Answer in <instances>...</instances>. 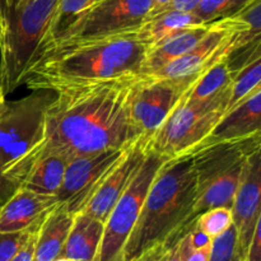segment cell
Wrapping results in <instances>:
<instances>
[{
    "mask_svg": "<svg viewBox=\"0 0 261 261\" xmlns=\"http://www.w3.org/2000/svg\"><path fill=\"white\" fill-rule=\"evenodd\" d=\"M261 222H259L255 228L254 236L250 242L249 250H247L246 259L245 261H261Z\"/></svg>",
    "mask_w": 261,
    "mask_h": 261,
    "instance_id": "f1b7e54d",
    "label": "cell"
},
{
    "mask_svg": "<svg viewBox=\"0 0 261 261\" xmlns=\"http://www.w3.org/2000/svg\"><path fill=\"white\" fill-rule=\"evenodd\" d=\"M232 212L228 208H216L203 212L189 228L204 234L209 240L221 236L232 226Z\"/></svg>",
    "mask_w": 261,
    "mask_h": 261,
    "instance_id": "cb8c5ba5",
    "label": "cell"
},
{
    "mask_svg": "<svg viewBox=\"0 0 261 261\" xmlns=\"http://www.w3.org/2000/svg\"><path fill=\"white\" fill-rule=\"evenodd\" d=\"M233 73L229 69L226 59H222L209 66L195 79V82L184 94V98L188 101H204L213 98L228 88Z\"/></svg>",
    "mask_w": 261,
    "mask_h": 261,
    "instance_id": "7402d4cb",
    "label": "cell"
},
{
    "mask_svg": "<svg viewBox=\"0 0 261 261\" xmlns=\"http://www.w3.org/2000/svg\"><path fill=\"white\" fill-rule=\"evenodd\" d=\"M54 261H74V260H70V259H64V257H58V259L54 260Z\"/></svg>",
    "mask_w": 261,
    "mask_h": 261,
    "instance_id": "e575fe53",
    "label": "cell"
},
{
    "mask_svg": "<svg viewBox=\"0 0 261 261\" xmlns=\"http://www.w3.org/2000/svg\"><path fill=\"white\" fill-rule=\"evenodd\" d=\"M37 231V229H36ZM36 231L31 234L28 241L22 246V249L12 257L10 261H33V250H35Z\"/></svg>",
    "mask_w": 261,
    "mask_h": 261,
    "instance_id": "4dcf8cb0",
    "label": "cell"
},
{
    "mask_svg": "<svg viewBox=\"0 0 261 261\" xmlns=\"http://www.w3.org/2000/svg\"><path fill=\"white\" fill-rule=\"evenodd\" d=\"M204 24L194 12L168 9L152 18H148L137 30L138 36L144 41L148 50L163 41L189 30Z\"/></svg>",
    "mask_w": 261,
    "mask_h": 261,
    "instance_id": "d6986e66",
    "label": "cell"
},
{
    "mask_svg": "<svg viewBox=\"0 0 261 261\" xmlns=\"http://www.w3.org/2000/svg\"><path fill=\"white\" fill-rule=\"evenodd\" d=\"M147 51V45L137 31L66 41L40 54L22 84L32 91H50L63 84L140 75Z\"/></svg>",
    "mask_w": 261,
    "mask_h": 261,
    "instance_id": "7a4b0ae2",
    "label": "cell"
},
{
    "mask_svg": "<svg viewBox=\"0 0 261 261\" xmlns=\"http://www.w3.org/2000/svg\"><path fill=\"white\" fill-rule=\"evenodd\" d=\"M250 2L252 0H201L194 13L204 24H209L232 17Z\"/></svg>",
    "mask_w": 261,
    "mask_h": 261,
    "instance_id": "d4e9b609",
    "label": "cell"
},
{
    "mask_svg": "<svg viewBox=\"0 0 261 261\" xmlns=\"http://www.w3.org/2000/svg\"><path fill=\"white\" fill-rule=\"evenodd\" d=\"M58 204L55 196H46L19 189L0 205V233L33 231L45 214Z\"/></svg>",
    "mask_w": 261,
    "mask_h": 261,
    "instance_id": "5bb4252c",
    "label": "cell"
},
{
    "mask_svg": "<svg viewBox=\"0 0 261 261\" xmlns=\"http://www.w3.org/2000/svg\"><path fill=\"white\" fill-rule=\"evenodd\" d=\"M201 0H173L168 9L180 10V12H194ZM167 9V10H168Z\"/></svg>",
    "mask_w": 261,
    "mask_h": 261,
    "instance_id": "1f68e13d",
    "label": "cell"
},
{
    "mask_svg": "<svg viewBox=\"0 0 261 261\" xmlns=\"http://www.w3.org/2000/svg\"><path fill=\"white\" fill-rule=\"evenodd\" d=\"M208 261H245L239 251L237 232L233 224L221 236L212 240Z\"/></svg>",
    "mask_w": 261,
    "mask_h": 261,
    "instance_id": "484cf974",
    "label": "cell"
},
{
    "mask_svg": "<svg viewBox=\"0 0 261 261\" xmlns=\"http://www.w3.org/2000/svg\"><path fill=\"white\" fill-rule=\"evenodd\" d=\"M139 75L58 86L45 110L41 135L8 175L13 194L27 171L48 155L69 162L82 155L121 149L143 138L132 116V93Z\"/></svg>",
    "mask_w": 261,
    "mask_h": 261,
    "instance_id": "6da1fadb",
    "label": "cell"
},
{
    "mask_svg": "<svg viewBox=\"0 0 261 261\" xmlns=\"http://www.w3.org/2000/svg\"><path fill=\"white\" fill-rule=\"evenodd\" d=\"M68 161L59 155H48L32 166L25 173L19 189L46 196H55L63 184Z\"/></svg>",
    "mask_w": 261,
    "mask_h": 261,
    "instance_id": "ffe728a7",
    "label": "cell"
},
{
    "mask_svg": "<svg viewBox=\"0 0 261 261\" xmlns=\"http://www.w3.org/2000/svg\"><path fill=\"white\" fill-rule=\"evenodd\" d=\"M54 96L48 89H35L27 97L7 102L0 121V205L14 195L8 175L40 138L45 110Z\"/></svg>",
    "mask_w": 261,
    "mask_h": 261,
    "instance_id": "52a82bcc",
    "label": "cell"
},
{
    "mask_svg": "<svg viewBox=\"0 0 261 261\" xmlns=\"http://www.w3.org/2000/svg\"><path fill=\"white\" fill-rule=\"evenodd\" d=\"M259 149L261 133L244 139L196 145L188 152L193 158L198 188L191 223L209 209L232 208L245 162Z\"/></svg>",
    "mask_w": 261,
    "mask_h": 261,
    "instance_id": "5b68a950",
    "label": "cell"
},
{
    "mask_svg": "<svg viewBox=\"0 0 261 261\" xmlns=\"http://www.w3.org/2000/svg\"><path fill=\"white\" fill-rule=\"evenodd\" d=\"M71 216L63 204L50 209L36 231L33 261H54L59 257L73 226Z\"/></svg>",
    "mask_w": 261,
    "mask_h": 261,
    "instance_id": "2e32d148",
    "label": "cell"
},
{
    "mask_svg": "<svg viewBox=\"0 0 261 261\" xmlns=\"http://www.w3.org/2000/svg\"><path fill=\"white\" fill-rule=\"evenodd\" d=\"M260 86L261 58L255 59L254 61L233 73L231 84H229V98L226 112L237 106L242 99L246 98L252 91H255Z\"/></svg>",
    "mask_w": 261,
    "mask_h": 261,
    "instance_id": "603a6c76",
    "label": "cell"
},
{
    "mask_svg": "<svg viewBox=\"0 0 261 261\" xmlns=\"http://www.w3.org/2000/svg\"><path fill=\"white\" fill-rule=\"evenodd\" d=\"M149 147V145H148ZM168 158L148 150V154L127 190L110 213L97 261H124V247L139 218L145 196L155 173Z\"/></svg>",
    "mask_w": 261,
    "mask_h": 261,
    "instance_id": "ba28073f",
    "label": "cell"
},
{
    "mask_svg": "<svg viewBox=\"0 0 261 261\" xmlns=\"http://www.w3.org/2000/svg\"><path fill=\"white\" fill-rule=\"evenodd\" d=\"M59 0H0V88L22 86L37 59Z\"/></svg>",
    "mask_w": 261,
    "mask_h": 261,
    "instance_id": "277c9868",
    "label": "cell"
},
{
    "mask_svg": "<svg viewBox=\"0 0 261 261\" xmlns=\"http://www.w3.org/2000/svg\"><path fill=\"white\" fill-rule=\"evenodd\" d=\"M166 257H167V246L158 245L132 261H166Z\"/></svg>",
    "mask_w": 261,
    "mask_h": 261,
    "instance_id": "f546056e",
    "label": "cell"
},
{
    "mask_svg": "<svg viewBox=\"0 0 261 261\" xmlns=\"http://www.w3.org/2000/svg\"><path fill=\"white\" fill-rule=\"evenodd\" d=\"M195 79L138 76L132 93V116L143 138L149 140Z\"/></svg>",
    "mask_w": 261,
    "mask_h": 261,
    "instance_id": "30bf717a",
    "label": "cell"
},
{
    "mask_svg": "<svg viewBox=\"0 0 261 261\" xmlns=\"http://www.w3.org/2000/svg\"><path fill=\"white\" fill-rule=\"evenodd\" d=\"M180 261H208L211 255L212 241L204 245H196L194 242L193 229L189 228L184 236L177 241Z\"/></svg>",
    "mask_w": 261,
    "mask_h": 261,
    "instance_id": "4316f807",
    "label": "cell"
},
{
    "mask_svg": "<svg viewBox=\"0 0 261 261\" xmlns=\"http://www.w3.org/2000/svg\"><path fill=\"white\" fill-rule=\"evenodd\" d=\"M98 2H101V0H98ZM98 2H97V3H98Z\"/></svg>",
    "mask_w": 261,
    "mask_h": 261,
    "instance_id": "d590c367",
    "label": "cell"
},
{
    "mask_svg": "<svg viewBox=\"0 0 261 261\" xmlns=\"http://www.w3.org/2000/svg\"><path fill=\"white\" fill-rule=\"evenodd\" d=\"M209 30V24H201L198 27L189 28L168 40L163 41L160 45L149 48L145 55L140 75L152 76L162 70L163 68L177 60L191 50Z\"/></svg>",
    "mask_w": 261,
    "mask_h": 261,
    "instance_id": "ac0fdd59",
    "label": "cell"
},
{
    "mask_svg": "<svg viewBox=\"0 0 261 261\" xmlns=\"http://www.w3.org/2000/svg\"><path fill=\"white\" fill-rule=\"evenodd\" d=\"M148 143L149 140L145 138H139L130 145L122 160L107 175L82 213L88 214L101 221L102 223H106L114 206L116 205L122 194L127 190L139 168L142 167L149 150Z\"/></svg>",
    "mask_w": 261,
    "mask_h": 261,
    "instance_id": "4fadbf2b",
    "label": "cell"
},
{
    "mask_svg": "<svg viewBox=\"0 0 261 261\" xmlns=\"http://www.w3.org/2000/svg\"><path fill=\"white\" fill-rule=\"evenodd\" d=\"M172 3L173 0H152V5H150V12H149V15H148V18H152L154 17V15L167 10L168 8L171 7Z\"/></svg>",
    "mask_w": 261,
    "mask_h": 261,
    "instance_id": "d6a6232c",
    "label": "cell"
},
{
    "mask_svg": "<svg viewBox=\"0 0 261 261\" xmlns=\"http://www.w3.org/2000/svg\"><path fill=\"white\" fill-rule=\"evenodd\" d=\"M198 198L190 153L170 158L155 173L139 218L124 247V261H132L158 245L178 241L188 232Z\"/></svg>",
    "mask_w": 261,
    "mask_h": 261,
    "instance_id": "3957f363",
    "label": "cell"
},
{
    "mask_svg": "<svg viewBox=\"0 0 261 261\" xmlns=\"http://www.w3.org/2000/svg\"><path fill=\"white\" fill-rule=\"evenodd\" d=\"M129 147L82 155L69 161L63 184L55 195L58 203L65 205L71 216L82 213Z\"/></svg>",
    "mask_w": 261,
    "mask_h": 261,
    "instance_id": "8fae6325",
    "label": "cell"
},
{
    "mask_svg": "<svg viewBox=\"0 0 261 261\" xmlns=\"http://www.w3.org/2000/svg\"><path fill=\"white\" fill-rule=\"evenodd\" d=\"M150 5L152 0H101L69 28L59 43L134 32L147 20Z\"/></svg>",
    "mask_w": 261,
    "mask_h": 261,
    "instance_id": "9c48e42d",
    "label": "cell"
},
{
    "mask_svg": "<svg viewBox=\"0 0 261 261\" xmlns=\"http://www.w3.org/2000/svg\"><path fill=\"white\" fill-rule=\"evenodd\" d=\"M36 229L17 233H0V261L12 260V257L22 249L23 245L28 241Z\"/></svg>",
    "mask_w": 261,
    "mask_h": 261,
    "instance_id": "83f0119b",
    "label": "cell"
},
{
    "mask_svg": "<svg viewBox=\"0 0 261 261\" xmlns=\"http://www.w3.org/2000/svg\"><path fill=\"white\" fill-rule=\"evenodd\" d=\"M229 87L213 98L188 101L182 97L166 121L150 137L149 149L165 158L190 152L203 142L224 116Z\"/></svg>",
    "mask_w": 261,
    "mask_h": 261,
    "instance_id": "8992f818",
    "label": "cell"
},
{
    "mask_svg": "<svg viewBox=\"0 0 261 261\" xmlns=\"http://www.w3.org/2000/svg\"><path fill=\"white\" fill-rule=\"evenodd\" d=\"M7 99H5V94L3 89L0 88V121H2L3 116H4L5 111H7Z\"/></svg>",
    "mask_w": 261,
    "mask_h": 261,
    "instance_id": "836d02e7",
    "label": "cell"
},
{
    "mask_svg": "<svg viewBox=\"0 0 261 261\" xmlns=\"http://www.w3.org/2000/svg\"><path fill=\"white\" fill-rule=\"evenodd\" d=\"M261 149L252 153L242 168L232 204V223L237 232V245L242 259H246L250 242L261 222Z\"/></svg>",
    "mask_w": 261,
    "mask_h": 261,
    "instance_id": "7c38bea8",
    "label": "cell"
},
{
    "mask_svg": "<svg viewBox=\"0 0 261 261\" xmlns=\"http://www.w3.org/2000/svg\"><path fill=\"white\" fill-rule=\"evenodd\" d=\"M103 231L105 223L101 221L88 214H76L59 257L74 261H97Z\"/></svg>",
    "mask_w": 261,
    "mask_h": 261,
    "instance_id": "e0dca14e",
    "label": "cell"
},
{
    "mask_svg": "<svg viewBox=\"0 0 261 261\" xmlns=\"http://www.w3.org/2000/svg\"><path fill=\"white\" fill-rule=\"evenodd\" d=\"M97 2L98 0H59L53 22H51L47 33H46L45 40H43L38 55L47 50V48L58 45L61 38L64 37V35L68 32L69 28L82 15L86 14Z\"/></svg>",
    "mask_w": 261,
    "mask_h": 261,
    "instance_id": "44dd1931",
    "label": "cell"
},
{
    "mask_svg": "<svg viewBox=\"0 0 261 261\" xmlns=\"http://www.w3.org/2000/svg\"><path fill=\"white\" fill-rule=\"evenodd\" d=\"M261 133V86L224 114L208 137L198 145L244 139ZM195 148V147H194Z\"/></svg>",
    "mask_w": 261,
    "mask_h": 261,
    "instance_id": "9a60e30c",
    "label": "cell"
}]
</instances>
